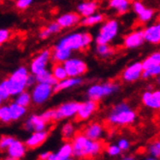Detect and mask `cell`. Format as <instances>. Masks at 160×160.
<instances>
[{
	"label": "cell",
	"instance_id": "cell-1",
	"mask_svg": "<svg viewBox=\"0 0 160 160\" xmlns=\"http://www.w3.org/2000/svg\"><path fill=\"white\" fill-rule=\"evenodd\" d=\"M71 144L73 148V157L80 159L96 157L101 154L103 149L106 148L99 140H91L83 133L75 135Z\"/></svg>",
	"mask_w": 160,
	"mask_h": 160
},
{
	"label": "cell",
	"instance_id": "cell-2",
	"mask_svg": "<svg viewBox=\"0 0 160 160\" xmlns=\"http://www.w3.org/2000/svg\"><path fill=\"white\" fill-rule=\"evenodd\" d=\"M136 112L125 102L116 105L108 115V123L114 126H125L133 123L136 119Z\"/></svg>",
	"mask_w": 160,
	"mask_h": 160
},
{
	"label": "cell",
	"instance_id": "cell-3",
	"mask_svg": "<svg viewBox=\"0 0 160 160\" xmlns=\"http://www.w3.org/2000/svg\"><path fill=\"white\" fill-rule=\"evenodd\" d=\"M28 76H29V73H28L27 69L22 66L13 72L10 75V77L5 80L12 96H16L24 91V89L27 88Z\"/></svg>",
	"mask_w": 160,
	"mask_h": 160
},
{
	"label": "cell",
	"instance_id": "cell-4",
	"mask_svg": "<svg viewBox=\"0 0 160 160\" xmlns=\"http://www.w3.org/2000/svg\"><path fill=\"white\" fill-rule=\"evenodd\" d=\"M119 89V86L114 82H107L102 84H93L88 90V96L89 99L99 101L103 97L115 93Z\"/></svg>",
	"mask_w": 160,
	"mask_h": 160
},
{
	"label": "cell",
	"instance_id": "cell-5",
	"mask_svg": "<svg viewBox=\"0 0 160 160\" xmlns=\"http://www.w3.org/2000/svg\"><path fill=\"white\" fill-rule=\"evenodd\" d=\"M118 32V23L115 20L106 22L100 28L96 37V44H109Z\"/></svg>",
	"mask_w": 160,
	"mask_h": 160
},
{
	"label": "cell",
	"instance_id": "cell-6",
	"mask_svg": "<svg viewBox=\"0 0 160 160\" xmlns=\"http://www.w3.org/2000/svg\"><path fill=\"white\" fill-rule=\"evenodd\" d=\"M52 92H54L53 86H51L49 83L38 82L34 87L31 92L32 102L35 105L44 104V103L52 96Z\"/></svg>",
	"mask_w": 160,
	"mask_h": 160
},
{
	"label": "cell",
	"instance_id": "cell-7",
	"mask_svg": "<svg viewBox=\"0 0 160 160\" xmlns=\"http://www.w3.org/2000/svg\"><path fill=\"white\" fill-rule=\"evenodd\" d=\"M58 47L72 51H82L84 49L82 33H73L64 36L63 38L56 44Z\"/></svg>",
	"mask_w": 160,
	"mask_h": 160
},
{
	"label": "cell",
	"instance_id": "cell-8",
	"mask_svg": "<svg viewBox=\"0 0 160 160\" xmlns=\"http://www.w3.org/2000/svg\"><path fill=\"white\" fill-rule=\"evenodd\" d=\"M68 77H81L88 71V65L79 58H69L63 62Z\"/></svg>",
	"mask_w": 160,
	"mask_h": 160
},
{
	"label": "cell",
	"instance_id": "cell-9",
	"mask_svg": "<svg viewBox=\"0 0 160 160\" xmlns=\"http://www.w3.org/2000/svg\"><path fill=\"white\" fill-rule=\"evenodd\" d=\"M81 103L78 102H67L61 104L58 109L55 110V118L54 121L62 120L65 118H69L77 115L80 109Z\"/></svg>",
	"mask_w": 160,
	"mask_h": 160
},
{
	"label": "cell",
	"instance_id": "cell-10",
	"mask_svg": "<svg viewBox=\"0 0 160 160\" xmlns=\"http://www.w3.org/2000/svg\"><path fill=\"white\" fill-rule=\"evenodd\" d=\"M52 53L50 50H44L38 55L35 56L30 64V72L34 75H37L46 70L47 65L52 58Z\"/></svg>",
	"mask_w": 160,
	"mask_h": 160
},
{
	"label": "cell",
	"instance_id": "cell-11",
	"mask_svg": "<svg viewBox=\"0 0 160 160\" xmlns=\"http://www.w3.org/2000/svg\"><path fill=\"white\" fill-rule=\"evenodd\" d=\"M97 109H98V101H94V100L89 99L87 102L81 103L80 109L77 112L75 120L77 122H80V121L89 118L94 112L97 111Z\"/></svg>",
	"mask_w": 160,
	"mask_h": 160
},
{
	"label": "cell",
	"instance_id": "cell-12",
	"mask_svg": "<svg viewBox=\"0 0 160 160\" xmlns=\"http://www.w3.org/2000/svg\"><path fill=\"white\" fill-rule=\"evenodd\" d=\"M144 71L142 62H135L129 65L121 74V79L127 82H133L142 78V74Z\"/></svg>",
	"mask_w": 160,
	"mask_h": 160
},
{
	"label": "cell",
	"instance_id": "cell-13",
	"mask_svg": "<svg viewBox=\"0 0 160 160\" xmlns=\"http://www.w3.org/2000/svg\"><path fill=\"white\" fill-rule=\"evenodd\" d=\"M144 30H136L127 34L123 38V46L126 49H136L145 42Z\"/></svg>",
	"mask_w": 160,
	"mask_h": 160
},
{
	"label": "cell",
	"instance_id": "cell-14",
	"mask_svg": "<svg viewBox=\"0 0 160 160\" xmlns=\"http://www.w3.org/2000/svg\"><path fill=\"white\" fill-rule=\"evenodd\" d=\"M23 127L26 131H29V132H38V131L46 130L47 122L41 118V116L33 115L26 119Z\"/></svg>",
	"mask_w": 160,
	"mask_h": 160
},
{
	"label": "cell",
	"instance_id": "cell-15",
	"mask_svg": "<svg viewBox=\"0 0 160 160\" xmlns=\"http://www.w3.org/2000/svg\"><path fill=\"white\" fill-rule=\"evenodd\" d=\"M26 145L25 143L23 144L21 141L16 140L15 142L9 147L6 152H7V159H13V160H17V159H21L25 155L26 152Z\"/></svg>",
	"mask_w": 160,
	"mask_h": 160
},
{
	"label": "cell",
	"instance_id": "cell-16",
	"mask_svg": "<svg viewBox=\"0 0 160 160\" xmlns=\"http://www.w3.org/2000/svg\"><path fill=\"white\" fill-rule=\"evenodd\" d=\"M143 104L150 109L160 110V90H147L142 96Z\"/></svg>",
	"mask_w": 160,
	"mask_h": 160
},
{
	"label": "cell",
	"instance_id": "cell-17",
	"mask_svg": "<svg viewBox=\"0 0 160 160\" xmlns=\"http://www.w3.org/2000/svg\"><path fill=\"white\" fill-rule=\"evenodd\" d=\"M49 137V132L48 131H38V132H33L31 136L25 141V145L28 148H36L40 146H42L46 140Z\"/></svg>",
	"mask_w": 160,
	"mask_h": 160
},
{
	"label": "cell",
	"instance_id": "cell-18",
	"mask_svg": "<svg viewBox=\"0 0 160 160\" xmlns=\"http://www.w3.org/2000/svg\"><path fill=\"white\" fill-rule=\"evenodd\" d=\"M145 40L150 44H160V22H156L144 29Z\"/></svg>",
	"mask_w": 160,
	"mask_h": 160
},
{
	"label": "cell",
	"instance_id": "cell-19",
	"mask_svg": "<svg viewBox=\"0 0 160 160\" xmlns=\"http://www.w3.org/2000/svg\"><path fill=\"white\" fill-rule=\"evenodd\" d=\"M56 22L61 25L62 28L72 27L81 22V15L77 13H67L60 16Z\"/></svg>",
	"mask_w": 160,
	"mask_h": 160
},
{
	"label": "cell",
	"instance_id": "cell-20",
	"mask_svg": "<svg viewBox=\"0 0 160 160\" xmlns=\"http://www.w3.org/2000/svg\"><path fill=\"white\" fill-rule=\"evenodd\" d=\"M103 132H104V128H103L102 124L99 123V122H93V123L88 125L82 131V133L88 138L94 140V141L99 140Z\"/></svg>",
	"mask_w": 160,
	"mask_h": 160
},
{
	"label": "cell",
	"instance_id": "cell-21",
	"mask_svg": "<svg viewBox=\"0 0 160 160\" xmlns=\"http://www.w3.org/2000/svg\"><path fill=\"white\" fill-rule=\"evenodd\" d=\"M82 82V80L80 77H69L62 81H59L58 83L53 87L54 92H59L64 89H68L74 87H77Z\"/></svg>",
	"mask_w": 160,
	"mask_h": 160
},
{
	"label": "cell",
	"instance_id": "cell-22",
	"mask_svg": "<svg viewBox=\"0 0 160 160\" xmlns=\"http://www.w3.org/2000/svg\"><path fill=\"white\" fill-rule=\"evenodd\" d=\"M73 157V148L71 143L63 145L58 152L52 153L49 160H68Z\"/></svg>",
	"mask_w": 160,
	"mask_h": 160
},
{
	"label": "cell",
	"instance_id": "cell-23",
	"mask_svg": "<svg viewBox=\"0 0 160 160\" xmlns=\"http://www.w3.org/2000/svg\"><path fill=\"white\" fill-rule=\"evenodd\" d=\"M98 8L96 1H87L78 5V12L82 17H88L95 14Z\"/></svg>",
	"mask_w": 160,
	"mask_h": 160
},
{
	"label": "cell",
	"instance_id": "cell-24",
	"mask_svg": "<svg viewBox=\"0 0 160 160\" xmlns=\"http://www.w3.org/2000/svg\"><path fill=\"white\" fill-rule=\"evenodd\" d=\"M70 55H71L70 50L55 46L53 49V52H52V58L54 62L63 63L64 61H66L67 59L70 58Z\"/></svg>",
	"mask_w": 160,
	"mask_h": 160
},
{
	"label": "cell",
	"instance_id": "cell-25",
	"mask_svg": "<svg viewBox=\"0 0 160 160\" xmlns=\"http://www.w3.org/2000/svg\"><path fill=\"white\" fill-rule=\"evenodd\" d=\"M129 0H109V7L115 9L118 15H123L128 11Z\"/></svg>",
	"mask_w": 160,
	"mask_h": 160
},
{
	"label": "cell",
	"instance_id": "cell-26",
	"mask_svg": "<svg viewBox=\"0 0 160 160\" xmlns=\"http://www.w3.org/2000/svg\"><path fill=\"white\" fill-rule=\"evenodd\" d=\"M37 82H44V83H49L51 86H55L58 82V81L54 78L52 73L49 72L48 70H44L41 73L35 75Z\"/></svg>",
	"mask_w": 160,
	"mask_h": 160
},
{
	"label": "cell",
	"instance_id": "cell-27",
	"mask_svg": "<svg viewBox=\"0 0 160 160\" xmlns=\"http://www.w3.org/2000/svg\"><path fill=\"white\" fill-rule=\"evenodd\" d=\"M11 111V116L13 120H18L21 118H22L26 114V107H23L20 104H18L17 102H13L9 104Z\"/></svg>",
	"mask_w": 160,
	"mask_h": 160
},
{
	"label": "cell",
	"instance_id": "cell-28",
	"mask_svg": "<svg viewBox=\"0 0 160 160\" xmlns=\"http://www.w3.org/2000/svg\"><path fill=\"white\" fill-rule=\"evenodd\" d=\"M52 73L54 76V78L58 82L66 79L68 77V74L66 72V69H65L63 63L54 62V64L52 65Z\"/></svg>",
	"mask_w": 160,
	"mask_h": 160
},
{
	"label": "cell",
	"instance_id": "cell-29",
	"mask_svg": "<svg viewBox=\"0 0 160 160\" xmlns=\"http://www.w3.org/2000/svg\"><path fill=\"white\" fill-rule=\"evenodd\" d=\"M104 20H105V18L102 14H93L88 17H84V18L81 21L80 23L82 26H91V25H95L97 23L102 22Z\"/></svg>",
	"mask_w": 160,
	"mask_h": 160
},
{
	"label": "cell",
	"instance_id": "cell-30",
	"mask_svg": "<svg viewBox=\"0 0 160 160\" xmlns=\"http://www.w3.org/2000/svg\"><path fill=\"white\" fill-rule=\"evenodd\" d=\"M144 69H148L150 67L156 66V65L160 64V52H155L148 55V58L142 62Z\"/></svg>",
	"mask_w": 160,
	"mask_h": 160
},
{
	"label": "cell",
	"instance_id": "cell-31",
	"mask_svg": "<svg viewBox=\"0 0 160 160\" xmlns=\"http://www.w3.org/2000/svg\"><path fill=\"white\" fill-rule=\"evenodd\" d=\"M96 52L101 58H107L115 53V50L111 46H109V44H97Z\"/></svg>",
	"mask_w": 160,
	"mask_h": 160
},
{
	"label": "cell",
	"instance_id": "cell-32",
	"mask_svg": "<svg viewBox=\"0 0 160 160\" xmlns=\"http://www.w3.org/2000/svg\"><path fill=\"white\" fill-rule=\"evenodd\" d=\"M32 101V97H31V94L28 93L27 91H22L20 94H18L15 102H17L18 104H20L23 107H27L29 106L30 102Z\"/></svg>",
	"mask_w": 160,
	"mask_h": 160
},
{
	"label": "cell",
	"instance_id": "cell-33",
	"mask_svg": "<svg viewBox=\"0 0 160 160\" xmlns=\"http://www.w3.org/2000/svg\"><path fill=\"white\" fill-rule=\"evenodd\" d=\"M0 120H1L3 123H6V124L10 123L11 121H13L9 105H4L0 108Z\"/></svg>",
	"mask_w": 160,
	"mask_h": 160
},
{
	"label": "cell",
	"instance_id": "cell-34",
	"mask_svg": "<svg viewBox=\"0 0 160 160\" xmlns=\"http://www.w3.org/2000/svg\"><path fill=\"white\" fill-rule=\"evenodd\" d=\"M61 135L65 140L73 139V137L76 135L75 133V127L70 122H67L66 124H64L61 129Z\"/></svg>",
	"mask_w": 160,
	"mask_h": 160
},
{
	"label": "cell",
	"instance_id": "cell-35",
	"mask_svg": "<svg viewBox=\"0 0 160 160\" xmlns=\"http://www.w3.org/2000/svg\"><path fill=\"white\" fill-rule=\"evenodd\" d=\"M148 154L150 155V159L160 158V141H155L148 147Z\"/></svg>",
	"mask_w": 160,
	"mask_h": 160
},
{
	"label": "cell",
	"instance_id": "cell-36",
	"mask_svg": "<svg viewBox=\"0 0 160 160\" xmlns=\"http://www.w3.org/2000/svg\"><path fill=\"white\" fill-rule=\"evenodd\" d=\"M158 76H160V64L148 69H144L142 74L143 79H148L150 77H158Z\"/></svg>",
	"mask_w": 160,
	"mask_h": 160
},
{
	"label": "cell",
	"instance_id": "cell-37",
	"mask_svg": "<svg viewBox=\"0 0 160 160\" xmlns=\"http://www.w3.org/2000/svg\"><path fill=\"white\" fill-rule=\"evenodd\" d=\"M10 96H12L10 89L8 88V84H7L6 81L4 80L1 82V84H0V101L1 102L7 101L9 98H10Z\"/></svg>",
	"mask_w": 160,
	"mask_h": 160
},
{
	"label": "cell",
	"instance_id": "cell-38",
	"mask_svg": "<svg viewBox=\"0 0 160 160\" xmlns=\"http://www.w3.org/2000/svg\"><path fill=\"white\" fill-rule=\"evenodd\" d=\"M153 16H154V11L152 10V9H148V8H146L142 13H141L140 15H138L139 21L141 22H144V23L149 22L153 18Z\"/></svg>",
	"mask_w": 160,
	"mask_h": 160
},
{
	"label": "cell",
	"instance_id": "cell-39",
	"mask_svg": "<svg viewBox=\"0 0 160 160\" xmlns=\"http://www.w3.org/2000/svg\"><path fill=\"white\" fill-rule=\"evenodd\" d=\"M16 141V139L12 136H2L1 140H0V148H1V150H6L9 147H10L14 142Z\"/></svg>",
	"mask_w": 160,
	"mask_h": 160
},
{
	"label": "cell",
	"instance_id": "cell-40",
	"mask_svg": "<svg viewBox=\"0 0 160 160\" xmlns=\"http://www.w3.org/2000/svg\"><path fill=\"white\" fill-rule=\"evenodd\" d=\"M41 118L47 122V123H49L51 121H53L54 118H55V110H48V111L44 112L41 115Z\"/></svg>",
	"mask_w": 160,
	"mask_h": 160
},
{
	"label": "cell",
	"instance_id": "cell-41",
	"mask_svg": "<svg viewBox=\"0 0 160 160\" xmlns=\"http://www.w3.org/2000/svg\"><path fill=\"white\" fill-rule=\"evenodd\" d=\"M106 152L107 153L110 155V156H118L120 154V152L122 150L120 149V148L117 145V146H114V145H111V146H108L107 148H106Z\"/></svg>",
	"mask_w": 160,
	"mask_h": 160
},
{
	"label": "cell",
	"instance_id": "cell-42",
	"mask_svg": "<svg viewBox=\"0 0 160 160\" xmlns=\"http://www.w3.org/2000/svg\"><path fill=\"white\" fill-rule=\"evenodd\" d=\"M32 1L33 0H17L16 6L18 9H20V10H24V9L28 8L31 5Z\"/></svg>",
	"mask_w": 160,
	"mask_h": 160
},
{
	"label": "cell",
	"instance_id": "cell-43",
	"mask_svg": "<svg viewBox=\"0 0 160 160\" xmlns=\"http://www.w3.org/2000/svg\"><path fill=\"white\" fill-rule=\"evenodd\" d=\"M132 8H133V11L137 15H140L146 9V7L143 5V3L140 2V1H134L133 2V5H132Z\"/></svg>",
	"mask_w": 160,
	"mask_h": 160
},
{
	"label": "cell",
	"instance_id": "cell-44",
	"mask_svg": "<svg viewBox=\"0 0 160 160\" xmlns=\"http://www.w3.org/2000/svg\"><path fill=\"white\" fill-rule=\"evenodd\" d=\"M49 28V30L51 31V33L52 34H54V33H58V32H59L60 31V29H61V25L58 22H52V23H50L48 26H47Z\"/></svg>",
	"mask_w": 160,
	"mask_h": 160
},
{
	"label": "cell",
	"instance_id": "cell-45",
	"mask_svg": "<svg viewBox=\"0 0 160 160\" xmlns=\"http://www.w3.org/2000/svg\"><path fill=\"white\" fill-rule=\"evenodd\" d=\"M10 37V31L8 29H1L0 30V44H3L8 41Z\"/></svg>",
	"mask_w": 160,
	"mask_h": 160
},
{
	"label": "cell",
	"instance_id": "cell-46",
	"mask_svg": "<svg viewBox=\"0 0 160 160\" xmlns=\"http://www.w3.org/2000/svg\"><path fill=\"white\" fill-rule=\"evenodd\" d=\"M118 146L120 148V149L122 150V152H124V150H127L130 147V144L127 140L125 139H120L118 141Z\"/></svg>",
	"mask_w": 160,
	"mask_h": 160
},
{
	"label": "cell",
	"instance_id": "cell-47",
	"mask_svg": "<svg viewBox=\"0 0 160 160\" xmlns=\"http://www.w3.org/2000/svg\"><path fill=\"white\" fill-rule=\"evenodd\" d=\"M51 35H52V33L49 30L48 27H44L43 29H41V31L39 33V37L41 39H47V38H49Z\"/></svg>",
	"mask_w": 160,
	"mask_h": 160
},
{
	"label": "cell",
	"instance_id": "cell-48",
	"mask_svg": "<svg viewBox=\"0 0 160 160\" xmlns=\"http://www.w3.org/2000/svg\"><path fill=\"white\" fill-rule=\"evenodd\" d=\"M51 154H52V152H43V153H41L39 155V159H41V160H49Z\"/></svg>",
	"mask_w": 160,
	"mask_h": 160
},
{
	"label": "cell",
	"instance_id": "cell-49",
	"mask_svg": "<svg viewBox=\"0 0 160 160\" xmlns=\"http://www.w3.org/2000/svg\"><path fill=\"white\" fill-rule=\"evenodd\" d=\"M156 82L158 83V86H160V76H158V77H157V79H156Z\"/></svg>",
	"mask_w": 160,
	"mask_h": 160
},
{
	"label": "cell",
	"instance_id": "cell-50",
	"mask_svg": "<svg viewBox=\"0 0 160 160\" xmlns=\"http://www.w3.org/2000/svg\"><path fill=\"white\" fill-rule=\"evenodd\" d=\"M129 1H133V0H129Z\"/></svg>",
	"mask_w": 160,
	"mask_h": 160
}]
</instances>
